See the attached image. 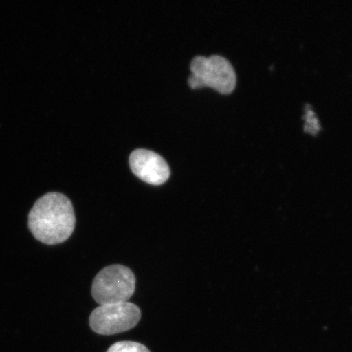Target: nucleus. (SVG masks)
<instances>
[{"label": "nucleus", "mask_w": 352, "mask_h": 352, "mask_svg": "<svg viewBox=\"0 0 352 352\" xmlns=\"http://www.w3.org/2000/svg\"><path fill=\"white\" fill-rule=\"evenodd\" d=\"M72 201L63 193L50 192L35 202L28 217V226L35 239L46 245L68 240L76 228Z\"/></svg>", "instance_id": "1"}, {"label": "nucleus", "mask_w": 352, "mask_h": 352, "mask_svg": "<svg viewBox=\"0 0 352 352\" xmlns=\"http://www.w3.org/2000/svg\"><path fill=\"white\" fill-rule=\"evenodd\" d=\"M192 74L188 85L193 89L210 87L223 94H230L235 89L236 76L234 68L224 57L212 55L198 56L192 60Z\"/></svg>", "instance_id": "2"}, {"label": "nucleus", "mask_w": 352, "mask_h": 352, "mask_svg": "<svg viewBox=\"0 0 352 352\" xmlns=\"http://www.w3.org/2000/svg\"><path fill=\"white\" fill-rule=\"evenodd\" d=\"M135 277L129 267L111 265L104 267L92 283V297L100 305L129 302L135 292Z\"/></svg>", "instance_id": "3"}, {"label": "nucleus", "mask_w": 352, "mask_h": 352, "mask_svg": "<svg viewBox=\"0 0 352 352\" xmlns=\"http://www.w3.org/2000/svg\"><path fill=\"white\" fill-rule=\"evenodd\" d=\"M142 318L140 308L129 302L100 305L91 312L89 322L94 332L101 336L129 331Z\"/></svg>", "instance_id": "4"}, {"label": "nucleus", "mask_w": 352, "mask_h": 352, "mask_svg": "<svg viewBox=\"0 0 352 352\" xmlns=\"http://www.w3.org/2000/svg\"><path fill=\"white\" fill-rule=\"evenodd\" d=\"M130 167L138 178L153 186H161L170 177V167L164 157L147 149H136L131 153Z\"/></svg>", "instance_id": "5"}, {"label": "nucleus", "mask_w": 352, "mask_h": 352, "mask_svg": "<svg viewBox=\"0 0 352 352\" xmlns=\"http://www.w3.org/2000/svg\"><path fill=\"white\" fill-rule=\"evenodd\" d=\"M107 352H151L142 343L122 341L114 343Z\"/></svg>", "instance_id": "6"}]
</instances>
